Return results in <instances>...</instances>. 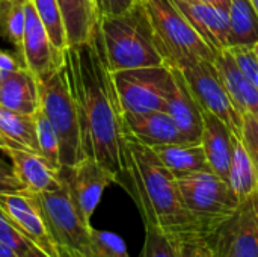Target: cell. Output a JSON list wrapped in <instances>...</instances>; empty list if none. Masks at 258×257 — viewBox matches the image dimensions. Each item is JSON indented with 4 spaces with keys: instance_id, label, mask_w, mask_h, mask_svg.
Instances as JSON below:
<instances>
[{
    "instance_id": "obj_23",
    "label": "cell",
    "mask_w": 258,
    "mask_h": 257,
    "mask_svg": "<svg viewBox=\"0 0 258 257\" xmlns=\"http://www.w3.org/2000/svg\"><path fill=\"white\" fill-rule=\"evenodd\" d=\"M228 48H254L258 42V12L252 0H231L230 3Z\"/></svg>"
},
{
    "instance_id": "obj_16",
    "label": "cell",
    "mask_w": 258,
    "mask_h": 257,
    "mask_svg": "<svg viewBox=\"0 0 258 257\" xmlns=\"http://www.w3.org/2000/svg\"><path fill=\"white\" fill-rule=\"evenodd\" d=\"M178 9L190 21L198 35L213 50L215 55L228 50L230 30V8L213 5L190 3L184 0H174Z\"/></svg>"
},
{
    "instance_id": "obj_20",
    "label": "cell",
    "mask_w": 258,
    "mask_h": 257,
    "mask_svg": "<svg viewBox=\"0 0 258 257\" xmlns=\"http://www.w3.org/2000/svg\"><path fill=\"white\" fill-rule=\"evenodd\" d=\"M213 62L240 114L258 118V89L239 68L233 53L224 50L216 55Z\"/></svg>"
},
{
    "instance_id": "obj_43",
    "label": "cell",
    "mask_w": 258,
    "mask_h": 257,
    "mask_svg": "<svg viewBox=\"0 0 258 257\" xmlns=\"http://www.w3.org/2000/svg\"><path fill=\"white\" fill-rule=\"evenodd\" d=\"M254 2V6H255V9H257V12H258V0H252Z\"/></svg>"
},
{
    "instance_id": "obj_31",
    "label": "cell",
    "mask_w": 258,
    "mask_h": 257,
    "mask_svg": "<svg viewBox=\"0 0 258 257\" xmlns=\"http://www.w3.org/2000/svg\"><path fill=\"white\" fill-rule=\"evenodd\" d=\"M0 242L9 245L18 256H23L33 245L17 230L12 221L8 218L5 211L0 208Z\"/></svg>"
},
{
    "instance_id": "obj_10",
    "label": "cell",
    "mask_w": 258,
    "mask_h": 257,
    "mask_svg": "<svg viewBox=\"0 0 258 257\" xmlns=\"http://www.w3.org/2000/svg\"><path fill=\"white\" fill-rule=\"evenodd\" d=\"M206 238L215 257H258V192Z\"/></svg>"
},
{
    "instance_id": "obj_28",
    "label": "cell",
    "mask_w": 258,
    "mask_h": 257,
    "mask_svg": "<svg viewBox=\"0 0 258 257\" xmlns=\"http://www.w3.org/2000/svg\"><path fill=\"white\" fill-rule=\"evenodd\" d=\"M35 127H36V141H38V151L42 155L54 168L60 170V145H59V138L51 126L50 120L47 115L39 109L35 115Z\"/></svg>"
},
{
    "instance_id": "obj_34",
    "label": "cell",
    "mask_w": 258,
    "mask_h": 257,
    "mask_svg": "<svg viewBox=\"0 0 258 257\" xmlns=\"http://www.w3.org/2000/svg\"><path fill=\"white\" fill-rule=\"evenodd\" d=\"M242 141L249 151L258 174V118L252 115H243V130H242Z\"/></svg>"
},
{
    "instance_id": "obj_44",
    "label": "cell",
    "mask_w": 258,
    "mask_h": 257,
    "mask_svg": "<svg viewBox=\"0 0 258 257\" xmlns=\"http://www.w3.org/2000/svg\"><path fill=\"white\" fill-rule=\"evenodd\" d=\"M2 77H3V76H2V74H0V83H2Z\"/></svg>"
},
{
    "instance_id": "obj_35",
    "label": "cell",
    "mask_w": 258,
    "mask_h": 257,
    "mask_svg": "<svg viewBox=\"0 0 258 257\" xmlns=\"http://www.w3.org/2000/svg\"><path fill=\"white\" fill-rule=\"evenodd\" d=\"M100 17L118 15L128 11L136 0H92Z\"/></svg>"
},
{
    "instance_id": "obj_14",
    "label": "cell",
    "mask_w": 258,
    "mask_h": 257,
    "mask_svg": "<svg viewBox=\"0 0 258 257\" xmlns=\"http://www.w3.org/2000/svg\"><path fill=\"white\" fill-rule=\"evenodd\" d=\"M2 151L11 159L14 174L23 191L36 195L63 186L60 170L54 168L42 155L24 148H3Z\"/></svg>"
},
{
    "instance_id": "obj_7",
    "label": "cell",
    "mask_w": 258,
    "mask_h": 257,
    "mask_svg": "<svg viewBox=\"0 0 258 257\" xmlns=\"http://www.w3.org/2000/svg\"><path fill=\"white\" fill-rule=\"evenodd\" d=\"M186 208L207 227L209 235L240 206L228 182L213 171H198L177 177Z\"/></svg>"
},
{
    "instance_id": "obj_29",
    "label": "cell",
    "mask_w": 258,
    "mask_h": 257,
    "mask_svg": "<svg viewBox=\"0 0 258 257\" xmlns=\"http://www.w3.org/2000/svg\"><path fill=\"white\" fill-rule=\"evenodd\" d=\"M142 257H180L178 242L162 230L151 226H145Z\"/></svg>"
},
{
    "instance_id": "obj_33",
    "label": "cell",
    "mask_w": 258,
    "mask_h": 257,
    "mask_svg": "<svg viewBox=\"0 0 258 257\" xmlns=\"http://www.w3.org/2000/svg\"><path fill=\"white\" fill-rule=\"evenodd\" d=\"M239 68L243 71V74L255 85V88L258 89V59L254 53L252 48H246V47H236V48H228Z\"/></svg>"
},
{
    "instance_id": "obj_32",
    "label": "cell",
    "mask_w": 258,
    "mask_h": 257,
    "mask_svg": "<svg viewBox=\"0 0 258 257\" xmlns=\"http://www.w3.org/2000/svg\"><path fill=\"white\" fill-rule=\"evenodd\" d=\"M180 257H215L212 245L204 235H194L177 239Z\"/></svg>"
},
{
    "instance_id": "obj_45",
    "label": "cell",
    "mask_w": 258,
    "mask_h": 257,
    "mask_svg": "<svg viewBox=\"0 0 258 257\" xmlns=\"http://www.w3.org/2000/svg\"><path fill=\"white\" fill-rule=\"evenodd\" d=\"M0 2H5V0H0Z\"/></svg>"
},
{
    "instance_id": "obj_40",
    "label": "cell",
    "mask_w": 258,
    "mask_h": 257,
    "mask_svg": "<svg viewBox=\"0 0 258 257\" xmlns=\"http://www.w3.org/2000/svg\"><path fill=\"white\" fill-rule=\"evenodd\" d=\"M20 257H50V256H47L44 251H41L38 247H35V245H33L29 251H26L23 256H20Z\"/></svg>"
},
{
    "instance_id": "obj_15",
    "label": "cell",
    "mask_w": 258,
    "mask_h": 257,
    "mask_svg": "<svg viewBox=\"0 0 258 257\" xmlns=\"http://www.w3.org/2000/svg\"><path fill=\"white\" fill-rule=\"evenodd\" d=\"M124 124L130 136L148 147L190 144L166 111L124 112Z\"/></svg>"
},
{
    "instance_id": "obj_41",
    "label": "cell",
    "mask_w": 258,
    "mask_h": 257,
    "mask_svg": "<svg viewBox=\"0 0 258 257\" xmlns=\"http://www.w3.org/2000/svg\"><path fill=\"white\" fill-rule=\"evenodd\" d=\"M252 50H254V53H255V56H257V59H258V42L255 44V47H254Z\"/></svg>"
},
{
    "instance_id": "obj_30",
    "label": "cell",
    "mask_w": 258,
    "mask_h": 257,
    "mask_svg": "<svg viewBox=\"0 0 258 257\" xmlns=\"http://www.w3.org/2000/svg\"><path fill=\"white\" fill-rule=\"evenodd\" d=\"M92 257H130L122 238L106 230H91Z\"/></svg>"
},
{
    "instance_id": "obj_8",
    "label": "cell",
    "mask_w": 258,
    "mask_h": 257,
    "mask_svg": "<svg viewBox=\"0 0 258 257\" xmlns=\"http://www.w3.org/2000/svg\"><path fill=\"white\" fill-rule=\"evenodd\" d=\"M124 112L165 111L175 89L174 73L166 65L130 68L113 73Z\"/></svg>"
},
{
    "instance_id": "obj_17",
    "label": "cell",
    "mask_w": 258,
    "mask_h": 257,
    "mask_svg": "<svg viewBox=\"0 0 258 257\" xmlns=\"http://www.w3.org/2000/svg\"><path fill=\"white\" fill-rule=\"evenodd\" d=\"M175 79V89L166 103V112L178 126L181 133L190 144H201L203 133V109L194 97L181 70L171 68Z\"/></svg>"
},
{
    "instance_id": "obj_25",
    "label": "cell",
    "mask_w": 258,
    "mask_h": 257,
    "mask_svg": "<svg viewBox=\"0 0 258 257\" xmlns=\"http://www.w3.org/2000/svg\"><path fill=\"white\" fill-rule=\"evenodd\" d=\"M228 185L237 195L240 203L258 192V174L254 161L246 150L242 138L234 136L233 156L230 164Z\"/></svg>"
},
{
    "instance_id": "obj_27",
    "label": "cell",
    "mask_w": 258,
    "mask_h": 257,
    "mask_svg": "<svg viewBox=\"0 0 258 257\" xmlns=\"http://www.w3.org/2000/svg\"><path fill=\"white\" fill-rule=\"evenodd\" d=\"M29 2L32 3L38 17L44 23L53 44L59 50H67L68 47L67 33H65V26H63L57 0H29Z\"/></svg>"
},
{
    "instance_id": "obj_18",
    "label": "cell",
    "mask_w": 258,
    "mask_h": 257,
    "mask_svg": "<svg viewBox=\"0 0 258 257\" xmlns=\"http://www.w3.org/2000/svg\"><path fill=\"white\" fill-rule=\"evenodd\" d=\"M203 133H201V147L206 153L207 162L215 174L228 182L230 164L233 156V130L216 115L203 111Z\"/></svg>"
},
{
    "instance_id": "obj_5",
    "label": "cell",
    "mask_w": 258,
    "mask_h": 257,
    "mask_svg": "<svg viewBox=\"0 0 258 257\" xmlns=\"http://www.w3.org/2000/svg\"><path fill=\"white\" fill-rule=\"evenodd\" d=\"M39 82V80H38ZM41 109L54 127L60 145L62 168L79 162L83 155L76 103L65 67L50 79L39 82Z\"/></svg>"
},
{
    "instance_id": "obj_1",
    "label": "cell",
    "mask_w": 258,
    "mask_h": 257,
    "mask_svg": "<svg viewBox=\"0 0 258 257\" xmlns=\"http://www.w3.org/2000/svg\"><path fill=\"white\" fill-rule=\"evenodd\" d=\"M65 70L77 109L83 155L97 159L119 177L124 170L127 132L100 26L89 41L67 47Z\"/></svg>"
},
{
    "instance_id": "obj_6",
    "label": "cell",
    "mask_w": 258,
    "mask_h": 257,
    "mask_svg": "<svg viewBox=\"0 0 258 257\" xmlns=\"http://www.w3.org/2000/svg\"><path fill=\"white\" fill-rule=\"evenodd\" d=\"M33 195V194H32ZM60 257H92L91 230L73 204L67 186L33 195Z\"/></svg>"
},
{
    "instance_id": "obj_9",
    "label": "cell",
    "mask_w": 258,
    "mask_h": 257,
    "mask_svg": "<svg viewBox=\"0 0 258 257\" xmlns=\"http://www.w3.org/2000/svg\"><path fill=\"white\" fill-rule=\"evenodd\" d=\"M194 97L203 111L222 120L236 136L242 138L243 115L234 105L213 61H203L181 70Z\"/></svg>"
},
{
    "instance_id": "obj_4",
    "label": "cell",
    "mask_w": 258,
    "mask_h": 257,
    "mask_svg": "<svg viewBox=\"0 0 258 257\" xmlns=\"http://www.w3.org/2000/svg\"><path fill=\"white\" fill-rule=\"evenodd\" d=\"M148 12L156 48L163 65L184 70L203 61H215L216 55L194 29L174 0H142Z\"/></svg>"
},
{
    "instance_id": "obj_19",
    "label": "cell",
    "mask_w": 258,
    "mask_h": 257,
    "mask_svg": "<svg viewBox=\"0 0 258 257\" xmlns=\"http://www.w3.org/2000/svg\"><path fill=\"white\" fill-rule=\"evenodd\" d=\"M0 105L24 115H35L41 109L39 82L26 67L2 77Z\"/></svg>"
},
{
    "instance_id": "obj_38",
    "label": "cell",
    "mask_w": 258,
    "mask_h": 257,
    "mask_svg": "<svg viewBox=\"0 0 258 257\" xmlns=\"http://www.w3.org/2000/svg\"><path fill=\"white\" fill-rule=\"evenodd\" d=\"M190 3H203V5H213V6H221V8H230L231 0H184Z\"/></svg>"
},
{
    "instance_id": "obj_13",
    "label": "cell",
    "mask_w": 258,
    "mask_h": 257,
    "mask_svg": "<svg viewBox=\"0 0 258 257\" xmlns=\"http://www.w3.org/2000/svg\"><path fill=\"white\" fill-rule=\"evenodd\" d=\"M0 208L17 230L50 257H60L35 197L26 191L0 192Z\"/></svg>"
},
{
    "instance_id": "obj_46",
    "label": "cell",
    "mask_w": 258,
    "mask_h": 257,
    "mask_svg": "<svg viewBox=\"0 0 258 257\" xmlns=\"http://www.w3.org/2000/svg\"><path fill=\"white\" fill-rule=\"evenodd\" d=\"M0 3H2V2H0Z\"/></svg>"
},
{
    "instance_id": "obj_22",
    "label": "cell",
    "mask_w": 258,
    "mask_h": 257,
    "mask_svg": "<svg viewBox=\"0 0 258 257\" xmlns=\"http://www.w3.org/2000/svg\"><path fill=\"white\" fill-rule=\"evenodd\" d=\"M151 148L175 177L198 171H212L201 144H171Z\"/></svg>"
},
{
    "instance_id": "obj_2",
    "label": "cell",
    "mask_w": 258,
    "mask_h": 257,
    "mask_svg": "<svg viewBox=\"0 0 258 257\" xmlns=\"http://www.w3.org/2000/svg\"><path fill=\"white\" fill-rule=\"evenodd\" d=\"M133 198L144 226H151L174 239L209 235L207 227L186 208L177 177L162 164L154 150L125 133L124 170L118 177Z\"/></svg>"
},
{
    "instance_id": "obj_37",
    "label": "cell",
    "mask_w": 258,
    "mask_h": 257,
    "mask_svg": "<svg viewBox=\"0 0 258 257\" xmlns=\"http://www.w3.org/2000/svg\"><path fill=\"white\" fill-rule=\"evenodd\" d=\"M23 67H24V64H23L20 56H15V55H11L8 52L0 50V74L2 76H6L12 71H17Z\"/></svg>"
},
{
    "instance_id": "obj_3",
    "label": "cell",
    "mask_w": 258,
    "mask_h": 257,
    "mask_svg": "<svg viewBox=\"0 0 258 257\" xmlns=\"http://www.w3.org/2000/svg\"><path fill=\"white\" fill-rule=\"evenodd\" d=\"M101 41L112 73L163 65L162 56L156 48L154 32L142 0L118 15L100 17Z\"/></svg>"
},
{
    "instance_id": "obj_39",
    "label": "cell",
    "mask_w": 258,
    "mask_h": 257,
    "mask_svg": "<svg viewBox=\"0 0 258 257\" xmlns=\"http://www.w3.org/2000/svg\"><path fill=\"white\" fill-rule=\"evenodd\" d=\"M0 257H20L9 245L0 242Z\"/></svg>"
},
{
    "instance_id": "obj_26",
    "label": "cell",
    "mask_w": 258,
    "mask_h": 257,
    "mask_svg": "<svg viewBox=\"0 0 258 257\" xmlns=\"http://www.w3.org/2000/svg\"><path fill=\"white\" fill-rule=\"evenodd\" d=\"M26 3L27 0H5L0 3V35L15 47L17 53L23 45Z\"/></svg>"
},
{
    "instance_id": "obj_24",
    "label": "cell",
    "mask_w": 258,
    "mask_h": 257,
    "mask_svg": "<svg viewBox=\"0 0 258 257\" xmlns=\"http://www.w3.org/2000/svg\"><path fill=\"white\" fill-rule=\"evenodd\" d=\"M0 136L5 148H24L39 153L33 115L18 114L0 105Z\"/></svg>"
},
{
    "instance_id": "obj_36",
    "label": "cell",
    "mask_w": 258,
    "mask_h": 257,
    "mask_svg": "<svg viewBox=\"0 0 258 257\" xmlns=\"http://www.w3.org/2000/svg\"><path fill=\"white\" fill-rule=\"evenodd\" d=\"M14 191H23V186L20 185L18 179L14 174L12 165L0 159V192H14Z\"/></svg>"
},
{
    "instance_id": "obj_11",
    "label": "cell",
    "mask_w": 258,
    "mask_h": 257,
    "mask_svg": "<svg viewBox=\"0 0 258 257\" xmlns=\"http://www.w3.org/2000/svg\"><path fill=\"white\" fill-rule=\"evenodd\" d=\"M60 177L73 204L86 224H91L104 189L118 183V176L91 156L82 158L71 167L60 168Z\"/></svg>"
},
{
    "instance_id": "obj_21",
    "label": "cell",
    "mask_w": 258,
    "mask_h": 257,
    "mask_svg": "<svg viewBox=\"0 0 258 257\" xmlns=\"http://www.w3.org/2000/svg\"><path fill=\"white\" fill-rule=\"evenodd\" d=\"M67 42L70 45L83 44L91 39L95 27L98 26L100 15L92 0H57Z\"/></svg>"
},
{
    "instance_id": "obj_42",
    "label": "cell",
    "mask_w": 258,
    "mask_h": 257,
    "mask_svg": "<svg viewBox=\"0 0 258 257\" xmlns=\"http://www.w3.org/2000/svg\"><path fill=\"white\" fill-rule=\"evenodd\" d=\"M3 148H5V142H3V139L0 136V150H3Z\"/></svg>"
},
{
    "instance_id": "obj_12",
    "label": "cell",
    "mask_w": 258,
    "mask_h": 257,
    "mask_svg": "<svg viewBox=\"0 0 258 257\" xmlns=\"http://www.w3.org/2000/svg\"><path fill=\"white\" fill-rule=\"evenodd\" d=\"M18 56L24 67L32 71L39 82L50 79L65 67V50H59L53 44L44 23L29 0L26 3L23 45Z\"/></svg>"
}]
</instances>
